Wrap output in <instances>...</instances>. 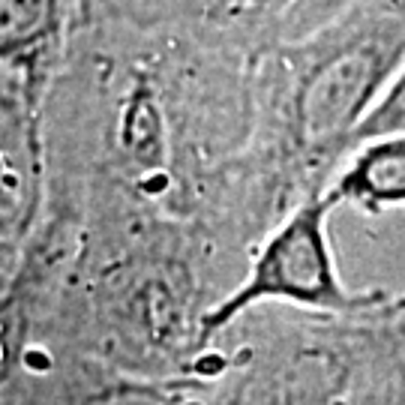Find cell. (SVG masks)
Returning <instances> with one entry per match:
<instances>
[{"label":"cell","mask_w":405,"mask_h":405,"mask_svg":"<svg viewBox=\"0 0 405 405\" xmlns=\"http://www.w3.org/2000/svg\"><path fill=\"white\" fill-rule=\"evenodd\" d=\"M405 63V0H355L255 54L247 168L288 213L321 193Z\"/></svg>","instance_id":"6da1fadb"},{"label":"cell","mask_w":405,"mask_h":405,"mask_svg":"<svg viewBox=\"0 0 405 405\" xmlns=\"http://www.w3.org/2000/svg\"><path fill=\"white\" fill-rule=\"evenodd\" d=\"M333 205L328 193H313L282 216L252 249L240 279L201 321L205 348L228 324L252 309H294V313L357 318L384 303L387 291L351 288L336 264L330 237Z\"/></svg>","instance_id":"7a4b0ae2"},{"label":"cell","mask_w":405,"mask_h":405,"mask_svg":"<svg viewBox=\"0 0 405 405\" xmlns=\"http://www.w3.org/2000/svg\"><path fill=\"white\" fill-rule=\"evenodd\" d=\"M303 0H81V21L189 27L259 54L286 36Z\"/></svg>","instance_id":"3957f363"},{"label":"cell","mask_w":405,"mask_h":405,"mask_svg":"<svg viewBox=\"0 0 405 405\" xmlns=\"http://www.w3.org/2000/svg\"><path fill=\"white\" fill-rule=\"evenodd\" d=\"M78 21L81 0H0V75L39 124Z\"/></svg>","instance_id":"277c9868"},{"label":"cell","mask_w":405,"mask_h":405,"mask_svg":"<svg viewBox=\"0 0 405 405\" xmlns=\"http://www.w3.org/2000/svg\"><path fill=\"white\" fill-rule=\"evenodd\" d=\"M333 207L384 213L405 207V132H384L357 141L330 183L324 186Z\"/></svg>","instance_id":"5b68a950"},{"label":"cell","mask_w":405,"mask_h":405,"mask_svg":"<svg viewBox=\"0 0 405 405\" xmlns=\"http://www.w3.org/2000/svg\"><path fill=\"white\" fill-rule=\"evenodd\" d=\"M39 174H24L16 162L0 153V247L16 240L39 205Z\"/></svg>","instance_id":"8992f818"},{"label":"cell","mask_w":405,"mask_h":405,"mask_svg":"<svg viewBox=\"0 0 405 405\" xmlns=\"http://www.w3.org/2000/svg\"><path fill=\"white\" fill-rule=\"evenodd\" d=\"M342 405H405V360L387 340Z\"/></svg>","instance_id":"52a82bcc"},{"label":"cell","mask_w":405,"mask_h":405,"mask_svg":"<svg viewBox=\"0 0 405 405\" xmlns=\"http://www.w3.org/2000/svg\"><path fill=\"white\" fill-rule=\"evenodd\" d=\"M384 132H405V63L396 72V78L390 81V87L382 97V102H378L372 108V114L363 120L355 144L375 139V135H384ZM351 151H355V147H351Z\"/></svg>","instance_id":"ba28073f"},{"label":"cell","mask_w":405,"mask_h":405,"mask_svg":"<svg viewBox=\"0 0 405 405\" xmlns=\"http://www.w3.org/2000/svg\"><path fill=\"white\" fill-rule=\"evenodd\" d=\"M375 321L382 328L384 340L390 342V348L405 360V291L387 294L384 303L375 309Z\"/></svg>","instance_id":"9c48e42d"},{"label":"cell","mask_w":405,"mask_h":405,"mask_svg":"<svg viewBox=\"0 0 405 405\" xmlns=\"http://www.w3.org/2000/svg\"><path fill=\"white\" fill-rule=\"evenodd\" d=\"M348 4H355V0H303L301 9H297V16L291 18L288 31H286V36H282V39H291V36H297V33L309 31L313 24L324 21L328 16H333L336 9H342V6H348Z\"/></svg>","instance_id":"30bf717a"}]
</instances>
